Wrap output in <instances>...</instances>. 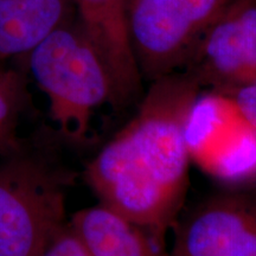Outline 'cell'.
<instances>
[{
    "mask_svg": "<svg viewBox=\"0 0 256 256\" xmlns=\"http://www.w3.org/2000/svg\"><path fill=\"white\" fill-rule=\"evenodd\" d=\"M174 256H256V200L232 196L204 204L179 230Z\"/></svg>",
    "mask_w": 256,
    "mask_h": 256,
    "instance_id": "8992f818",
    "label": "cell"
},
{
    "mask_svg": "<svg viewBox=\"0 0 256 256\" xmlns=\"http://www.w3.org/2000/svg\"><path fill=\"white\" fill-rule=\"evenodd\" d=\"M204 168L226 180H238L255 174L256 130L243 122Z\"/></svg>",
    "mask_w": 256,
    "mask_h": 256,
    "instance_id": "8fae6325",
    "label": "cell"
},
{
    "mask_svg": "<svg viewBox=\"0 0 256 256\" xmlns=\"http://www.w3.org/2000/svg\"><path fill=\"white\" fill-rule=\"evenodd\" d=\"M236 108L244 122L256 130V78L230 92Z\"/></svg>",
    "mask_w": 256,
    "mask_h": 256,
    "instance_id": "5bb4252c",
    "label": "cell"
},
{
    "mask_svg": "<svg viewBox=\"0 0 256 256\" xmlns=\"http://www.w3.org/2000/svg\"><path fill=\"white\" fill-rule=\"evenodd\" d=\"M38 256H90L72 226H63Z\"/></svg>",
    "mask_w": 256,
    "mask_h": 256,
    "instance_id": "4fadbf2b",
    "label": "cell"
},
{
    "mask_svg": "<svg viewBox=\"0 0 256 256\" xmlns=\"http://www.w3.org/2000/svg\"><path fill=\"white\" fill-rule=\"evenodd\" d=\"M66 197L44 165L16 160L0 166V256H38L63 228Z\"/></svg>",
    "mask_w": 256,
    "mask_h": 256,
    "instance_id": "277c9868",
    "label": "cell"
},
{
    "mask_svg": "<svg viewBox=\"0 0 256 256\" xmlns=\"http://www.w3.org/2000/svg\"><path fill=\"white\" fill-rule=\"evenodd\" d=\"M76 17L113 80L115 102L126 101L142 87L126 24V0H72Z\"/></svg>",
    "mask_w": 256,
    "mask_h": 256,
    "instance_id": "52a82bcc",
    "label": "cell"
},
{
    "mask_svg": "<svg viewBox=\"0 0 256 256\" xmlns=\"http://www.w3.org/2000/svg\"><path fill=\"white\" fill-rule=\"evenodd\" d=\"M200 87L186 72L154 80L139 113L86 171L102 204L140 228L162 229L180 203L190 159L184 124Z\"/></svg>",
    "mask_w": 256,
    "mask_h": 256,
    "instance_id": "6da1fadb",
    "label": "cell"
},
{
    "mask_svg": "<svg viewBox=\"0 0 256 256\" xmlns=\"http://www.w3.org/2000/svg\"><path fill=\"white\" fill-rule=\"evenodd\" d=\"M235 0H126V24L142 76L156 80L186 64L198 42Z\"/></svg>",
    "mask_w": 256,
    "mask_h": 256,
    "instance_id": "3957f363",
    "label": "cell"
},
{
    "mask_svg": "<svg viewBox=\"0 0 256 256\" xmlns=\"http://www.w3.org/2000/svg\"><path fill=\"white\" fill-rule=\"evenodd\" d=\"M26 98V78L23 74L0 69V151L14 147L16 128Z\"/></svg>",
    "mask_w": 256,
    "mask_h": 256,
    "instance_id": "7c38bea8",
    "label": "cell"
},
{
    "mask_svg": "<svg viewBox=\"0 0 256 256\" xmlns=\"http://www.w3.org/2000/svg\"><path fill=\"white\" fill-rule=\"evenodd\" d=\"M70 226L90 256H158L140 226L104 204L80 211Z\"/></svg>",
    "mask_w": 256,
    "mask_h": 256,
    "instance_id": "30bf717a",
    "label": "cell"
},
{
    "mask_svg": "<svg viewBox=\"0 0 256 256\" xmlns=\"http://www.w3.org/2000/svg\"><path fill=\"white\" fill-rule=\"evenodd\" d=\"M198 84L230 92L256 78V0H235L206 31L185 64Z\"/></svg>",
    "mask_w": 256,
    "mask_h": 256,
    "instance_id": "5b68a950",
    "label": "cell"
},
{
    "mask_svg": "<svg viewBox=\"0 0 256 256\" xmlns=\"http://www.w3.org/2000/svg\"><path fill=\"white\" fill-rule=\"evenodd\" d=\"M75 17L72 0H0V60L26 57Z\"/></svg>",
    "mask_w": 256,
    "mask_h": 256,
    "instance_id": "ba28073f",
    "label": "cell"
},
{
    "mask_svg": "<svg viewBox=\"0 0 256 256\" xmlns=\"http://www.w3.org/2000/svg\"><path fill=\"white\" fill-rule=\"evenodd\" d=\"M244 122L229 92L200 94L192 102L184 124L188 156L203 168Z\"/></svg>",
    "mask_w": 256,
    "mask_h": 256,
    "instance_id": "9c48e42d",
    "label": "cell"
},
{
    "mask_svg": "<svg viewBox=\"0 0 256 256\" xmlns=\"http://www.w3.org/2000/svg\"><path fill=\"white\" fill-rule=\"evenodd\" d=\"M32 78L48 96L50 114L70 139L87 136L94 112L115 102L107 66L75 17L26 56Z\"/></svg>",
    "mask_w": 256,
    "mask_h": 256,
    "instance_id": "7a4b0ae2",
    "label": "cell"
}]
</instances>
